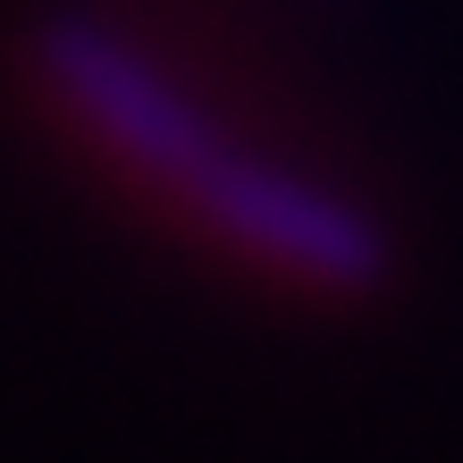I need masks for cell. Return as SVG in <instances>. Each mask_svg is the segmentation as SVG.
<instances>
[{
	"label": "cell",
	"instance_id": "1",
	"mask_svg": "<svg viewBox=\"0 0 463 463\" xmlns=\"http://www.w3.org/2000/svg\"><path fill=\"white\" fill-rule=\"evenodd\" d=\"M34 85L127 185L169 203L194 236H211L244 269H261V279H279L295 295H329V304H363V295L388 287L396 253H388V228L363 203L253 152V144H236L118 25L76 17V9L43 17Z\"/></svg>",
	"mask_w": 463,
	"mask_h": 463
}]
</instances>
